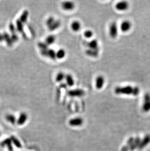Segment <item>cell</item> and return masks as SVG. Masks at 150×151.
Wrapping results in <instances>:
<instances>
[{"mask_svg": "<svg viewBox=\"0 0 150 151\" xmlns=\"http://www.w3.org/2000/svg\"><path fill=\"white\" fill-rule=\"evenodd\" d=\"M115 93L118 95H127L137 96L140 93V89L137 87L125 86L117 87L115 89Z\"/></svg>", "mask_w": 150, "mask_h": 151, "instance_id": "6da1fadb", "label": "cell"}, {"mask_svg": "<svg viewBox=\"0 0 150 151\" xmlns=\"http://www.w3.org/2000/svg\"><path fill=\"white\" fill-rule=\"evenodd\" d=\"M118 27L116 22H112L109 27V34L113 39H115L118 35Z\"/></svg>", "mask_w": 150, "mask_h": 151, "instance_id": "7a4b0ae2", "label": "cell"}, {"mask_svg": "<svg viewBox=\"0 0 150 151\" xmlns=\"http://www.w3.org/2000/svg\"><path fill=\"white\" fill-rule=\"evenodd\" d=\"M129 4L128 2L122 1L118 2L115 5V8L119 11H125L128 9Z\"/></svg>", "mask_w": 150, "mask_h": 151, "instance_id": "3957f363", "label": "cell"}, {"mask_svg": "<svg viewBox=\"0 0 150 151\" xmlns=\"http://www.w3.org/2000/svg\"><path fill=\"white\" fill-rule=\"evenodd\" d=\"M62 8L63 10L66 11H71L73 10L76 5L73 1H66L63 2L62 4Z\"/></svg>", "mask_w": 150, "mask_h": 151, "instance_id": "277c9868", "label": "cell"}, {"mask_svg": "<svg viewBox=\"0 0 150 151\" xmlns=\"http://www.w3.org/2000/svg\"><path fill=\"white\" fill-rule=\"evenodd\" d=\"M85 94V91L80 89H76L68 91V94L71 97H82Z\"/></svg>", "mask_w": 150, "mask_h": 151, "instance_id": "5b68a950", "label": "cell"}, {"mask_svg": "<svg viewBox=\"0 0 150 151\" xmlns=\"http://www.w3.org/2000/svg\"><path fill=\"white\" fill-rule=\"evenodd\" d=\"M132 23L129 20H124L122 21L120 24V29L122 32H127L130 31L132 28Z\"/></svg>", "mask_w": 150, "mask_h": 151, "instance_id": "8992f818", "label": "cell"}, {"mask_svg": "<svg viewBox=\"0 0 150 151\" xmlns=\"http://www.w3.org/2000/svg\"><path fill=\"white\" fill-rule=\"evenodd\" d=\"M68 123L72 127H79L83 124V119L80 117H74L69 120Z\"/></svg>", "mask_w": 150, "mask_h": 151, "instance_id": "52a82bcc", "label": "cell"}, {"mask_svg": "<svg viewBox=\"0 0 150 151\" xmlns=\"http://www.w3.org/2000/svg\"><path fill=\"white\" fill-rule=\"evenodd\" d=\"M105 80L103 75H100L97 76L95 80V87L97 90L102 89L105 84Z\"/></svg>", "mask_w": 150, "mask_h": 151, "instance_id": "ba28073f", "label": "cell"}, {"mask_svg": "<svg viewBox=\"0 0 150 151\" xmlns=\"http://www.w3.org/2000/svg\"><path fill=\"white\" fill-rule=\"evenodd\" d=\"M41 54L44 56L48 57L51 59L55 60L56 59V51L53 49L48 48L45 50H40Z\"/></svg>", "mask_w": 150, "mask_h": 151, "instance_id": "9c48e42d", "label": "cell"}, {"mask_svg": "<svg viewBox=\"0 0 150 151\" xmlns=\"http://www.w3.org/2000/svg\"><path fill=\"white\" fill-rule=\"evenodd\" d=\"M143 109L145 112H148L150 110V94L149 93H147L144 95Z\"/></svg>", "mask_w": 150, "mask_h": 151, "instance_id": "30bf717a", "label": "cell"}, {"mask_svg": "<svg viewBox=\"0 0 150 151\" xmlns=\"http://www.w3.org/2000/svg\"><path fill=\"white\" fill-rule=\"evenodd\" d=\"M0 145L3 147L6 146L8 150L9 151H14V149L12 145V141L10 138H7L4 139L0 143Z\"/></svg>", "mask_w": 150, "mask_h": 151, "instance_id": "8fae6325", "label": "cell"}, {"mask_svg": "<svg viewBox=\"0 0 150 151\" xmlns=\"http://www.w3.org/2000/svg\"><path fill=\"white\" fill-rule=\"evenodd\" d=\"M16 26H17V31L19 32L22 33V36L23 38L26 39L27 35L26 34V33L24 31L23 24L21 22L20 19L17 20L16 22Z\"/></svg>", "mask_w": 150, "mask_h": 151, "instance_id": "7c38bea8", "label": "cell"}, {"mask_svg": "<svg viewBox=\"0 0 150 151\" xmlns=\"http://www.w3.org/2000/svg\"><path fill=\"white\" fill-rule=\"evenodd\" d=\"M27 119V114L26 113H22L20 114L18 119L17 120V123L19 126H22L26 123Z\"/></svg>", "mask_w": 150, "mask_h": 151, "instance_id": "4fadbf2b", "label": "cell"}, {"mask_svg": "<svg viewBox=\"0 0 150 151\" xmlns=\"http://www.w3.org/2000/svg\"><path fill=\"white\" fill-rule=\"evenodd\" d=\"M87 46L89 47V49L95 50H98V42L96 39L92 40L90 41L87 43Z\"/></svg>", "mask_w": 150, "mask_h": 151, "instance_id": "5bb4252c", "label": "cell"}, {"mask_svg": "<svg viewBox=\"0 0 150 151\" xmlns=\"http://www.w3.org/2000/svg\"><path fill=\"white\" fill-rule=\"evenodd\" d=\"M81 28V23L78 20L73 21L71 24V28L74 31L77 32L79 31Z\"/></svg>", "mask_w": 150, "mask_h": 151, "instance_id": "9a60e30c", "label": "cell"}, {"mask_svg": "<svg viewBox=\"0 0 150 151\" xmlns=\"http://www.w3.org/2000/svg\"><path fill=\"white\" fill-rule=\"evenodd\" d=\"M65 80L67 85L69 87H72L75 85V80L73 76L71 74H66L65 75Z\"/></svg>", "mask_w": 150, "mask_h": 151, "instance_id": "2e32d148", "label": "cell"}, {"mask_svg": "<svg viewBox=\"0 0 150 151\" xmlns=\"http://www.w3.org/2000/svg\"><path fill=\"white\" fill-rule=\"evenodd\" d=\"M66 52L65 50L63 48H60L56 52V59L61 60L63 59L66 56Z\"/></svg>", "mask_w": 150, "mask_h": 151, "instance_id": "e0dca14e", "label": "cell"}, {"mask_svg": "<svg viewBox=\"0 0 150 151\" xmlns=\"http://www.w3.org/2000/svg\"><path fill=\"white\" fill-rule=\"evenodd\" d=\"M62 24V22L61 20H56V21L54 22V23L51 25L50 26L48 27V29L49 30H50L51 31H53L57 29L58 28H59L60 27H61Z\"/></svg>", "mask_w": 150, "mask_h": 151, "instance_id": "ac0fdd59", "label": "cell"}, {"mask_svg": "<svg viewBox=\"0 0 150 151\" xmlns=\"http://www.w3.org/2000/svg\"><path fill=\"white\" fill-rule=\"evenodd\" d=\"M56 40V36L53 34H51L47 36L45 38L44 42L49 46L53 45Z\"/></svg>", "mask_w": 150, "mask_h": 151, "instance_id": "d6986e66", "label": "cell"}, {"mask_svg": "<svg viewBox=\"0 0 150 151\" xmlns=\"http://www.w3.org/2000/svg\"><path fill=\"white\" fill-rule=\"evenodd\" d=\"M28 15H29V12L27 10H25L23 11L20 18V20L22 24L26 23L27 22Z\"/></svg>", "mask_w": 150, "mask_h": 151, "instance_id": "ffe728a7", "label": "cell"}, {"mask_svg": "<svg viewBox=\"0 0 150 151\" xmlns=\"http://www.w3.org/2000/svg\"><path fill=\"white\" fill-rule=\"evenodd\" d=\"M10 138L11 139L12 143L14 144V145L16 147H17L18 148H19V149H20L22 147V143H21V142L19 141V140L17 138H16L15 136H11Z\"/></svg>", "mask_w": 150, "mask_h": 151, "instance_id": "44dd1931", "label": "cell"}, {"mask_svg": "<svg viewBox=\"0 0 150 151\" xmlns=\"http://www.w3.org/2000/svg\"><path fill=\"white\" fill-rule=\"evenodd\" d=\"M65 75L66 74L62 71H60L59 72H58L56 76L55 79H56V82H58V83H60V82H62L63 80H65Z\"/></svg>", "mask_w": 150, "mask_h": 151, "instance_id": "7402d4cb", "label": "cell"}, {"mask_svg": "<svg viewBox=\"0 0 150 151\" xmlns=\"http://www.w3.org/2000/svg\"><path fill=\"white\" fill-rule=\"evenodd\" d=\"M6 120L12 124H15L17 122L16 117L11 114H8L5 116Z\"/></svg>", "mask_w": 150, "mask_h": 151, "instance_id": "603a6c76", "label": "cell"}, {"mask_svg": "<svg viewBox=\"0 0 150 151\" xmlns=\"http://www.w3.org/2000/svg\"><path fill=\"white\" fill-rule=\"evenodd\" d=\"M86 53L87 55L93 57H96L98 56V50H95L89 49L86 50Z\"/></svg>", "mask_w": 150, "mask_h": 151, "instance_id": "cb8c5ba5", "label": "cell"}, {"mask_svg": "<svg viewBox=\"0 0 150 151\" xmlns=\"http://www.w3.org/2000/svg\"><path fill=\"white\" fill-rule=\"evenodd\" d=\"M83 35L85 38L87 39H91L93 37L94 35V32L91 29H87L83 33Z\"/></svg>", "mask_w": 150, "mask_h": 151, "instance_id": "d4e9b609", "label": "cell"}, {"mask_svg": "<svg viewBox=\"0 0 150 151\" xmlns=\"http://www.w3.org/2000/svg\"><path fill=\"white\" fill-rule=\"evenodd\" d=\"M56 21L55 18L53 16H50L46 20V25L47 26V27L48 28L50 26L52 25L54 22Z\"/></svg>", "mask_w": 150, "mask_h": 151, "instance_id": "484cf974", "label": "cell"}, {"mask_svg": "<svg viewBox=\"0 0 150 151\" xmlns=\"http://www.w3.org/2000/svg\"><path fill=\"white\" fill-rule=\"evenodd\" d=\"M9 37V35L7 32H4L3 34H0V42L6 41V39Z\"/></svg>", "mask_w": 150, "mask_h": 151, "instance_id": "4316f807", "label": "cell"}, {"mask_svg": "<svg viewBox=\"0 0 150 151\" xmlns=\"http://www.w3.org/2000/svg\"><path fill=\"white\" fill-rule=\"evenodd\" d=\"M38 47L40 50H45L48 48V46L45 42H40L38 44Z\"/></svg>", "mask_w": 150, "mask_h": 151, "instance_id": "83f0119b", "label": "cell"}, {"mask_svg": "<svg viewBox=\"0 0 150 151\" xmlns=\"http://www.w3.org/2000/svg\"><path fill=\"white\" fill-rule=\"evenodd\" d=\"M9 30L12 33V34H14L16 33V28L14 24L12 23H10L9 25Z\"/></svg>", "mask_w": 150, "mask_h": 151, "instance_id": "f1b7e54d", "label": "cell"}, {"mask_svg": "<svg viewBox=\"0 0 150 151\" xmlns=\"http://www.w3.org/2000/svg\"><path fill=\"white\" fill-rule=\"evenodd\" d=\"M5 42H6V43L7 45L8 46H9V47H11V46L13 45V43H14V42H13V41H12V40L11 39V38L10 37L9 38H8L7 39H6V41H5Z\"/></svg>", "mask_w": 150, "mask_h": 151, "instance_id": "f546056e", "label": "cell"}, {"mask_svg": "<svg viewBox=\"0 0 150 151\" xmlns=\"http://www.w3.org/2000/svg\"><path fill=\"white\" fill-rule=\"evenodd\" d=\"M11 38L12 40V41H13V42L14 43L16 42H17V41H18V40H19V37H18V35L16 34V33H15V34H12Z\"/></svg>", "mask_w": 150, "mask_h": 151, "instance_id": "4dcf8cb0", "label": "cell"}, {"mask_svg": "<svg viewBox=\"0 0 150 151\" xmlns=\"http://www.w3.org/2000/svg\"><path fill=\"white\" fill-rule=\"evenodd\" d=\"M0 136H1V132H0Z\"/></svg>", "mask_w": 150, "mask_h": 151, "instance_id": "1f68e13d", "label": "cell"}]
</instances>
